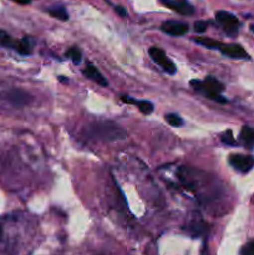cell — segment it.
Here are the masks:
<instances>
[{
  "instance_id": "obj_1",
  "label": "cell",
  "mask_w": 254,
  "mask_h": 255,
  "mask_svg": "<svg viewBox=\"0 0 254 255\" xmlns=\"http://www.w3.org/2000/svg\"><path fill=\"white\" fill-rule=\"evenodd\" d=\"M90 132L94 137L107 142L121 141V139L126 138L127 136L122 127L112 121L95 122L90 126Z\"/></svg>"
},
{
  "instance_id": "obj_2",
  "label": "cell",
  "mask_w": 254,
  "mask_h": 255,
  "mask_svg": "<svg viewBox=\"0 0 254 255\" xmlns=\"http://www.w3.org/2000/svg\"><path fill=\"white\" fill-rule=\"evenodd\" d=\"M191 86H193V89L196 90V91L202 92L204 96L213 100V101L221 102V104H224V102L227 101V100L221 95V92L223 91L224 89L223 84L219 82L217 79H214V77L207 76L203 81L192 80Z\"/></svg>"
},
{
  "instance_id": "obj_3",
  "label": "cell",
  "mask_w": 254,
  "mask_h": 255,
  "mask_svg": "<svg viewBox=\"0 0 254 255\" xmlns=\"http://www.w3.org/2000/svg\"><path fill=\"white\" fill-rule=\"evenodd\" d=\"M216 20L228 36H237L239 30V21L233 14L228 11H218L216 14Z\"/></svg>"
},
{
  "instance_id": "obj_4",
  "label": "cell",
  "mask_w": 254,
  "mask_h": 255,
  "mask_svg": "<svg viewBox=\"0 0 254 255\" xmlns=\"http://www.w3.org/2000/svg\"><path fill=\"white\" fill-rule=\"evenodd\" d=\"M148 54H149V56H151V59L153 60L157 65H159V66H161L162 69L167 72V74H169V75L176 74V71H177L176 65L173 64V61H171V60L167 57L166 52H164L163 50L159 49V47L153 46L149 49Z\"/></svg>"
},
{
  "instance_id": "obj_5",
  "label": "cell",
  "mask_w": 254,
  "mask_h": 255,
  "mask_svg": "<svg viewBox=\"0 0 254 255\" xmlns=\"http://www.w3.org/2000/svg\"><path fill=\"white\" fill-rule=\"evenodd\" d=\"M229 163L236 171L247 173L254 167V158L252 156H244V154H232L229 157Z\"/></svg>"
},
{
  "instance_id": "obj_6",
  "label": "cell",
  "mask_w": 254,
  "mask_h": 255,
  "mask_svg": "<svg viewBox=\"0 0 254 255\" xmlns=\"http://www.w3.org/2000/svg\"><path fill=\"white\" fill-rule=\"evenodd\" d=\"M219 51H221L224 56H228L231 57V59H249V55L247 54L246 50L238 44H222L221 47H219Z\"/></svg>"
},
{
  "instance_id": "obj_7",
  "label": "cell",
  "mask_w": 254,
  "mask_h": 255,
  "mask_svg": "<svg viewBox=\"0 0 254 255\" xmlns=\"http://www.w3.org/2000/svg\"><path fill=\"white\" fill-rule=\"evenodd\" d=\"M162 31L166 34L171 35V36H182V35L187 34L188 31V24L181 21H164L162 24Z\"/></svg>"
},
{
  "instance_id": "obj_8",
  "label": "cell",
  "mask_w": 254,
  "mask_h": 255,
  "mask_svg": "<svg viewBox=\"0 0 254 255\" xmlns=\"http://www.w3.org/2000/svg\"><path fill=\"white\" fill-rule=\"evenodd\" d=\"M164 6H167L168 9L177 11L181 15H192L194 12V9L186 2L184 0H159Z\"/></svg>"
},
{
  "instance_id": "obj_9",
  "label": "cell",
  "mask_w": 254,
  "mask_h": 255,
  "mask_svg": "<svg viewBox=\"0 0 254 255\" xmlns=\"http://www.w3.org/2000/svg\"><path fill=\"white\" fill-rule=\"evenodd\" d=\"M84 75L86 77H89L90 80H92L94 82H96L97 85H100V86L106 87L107 85H109L107 80L105 79L104 76H102L101 72H100L99 70H97V67L94 66L92 64H89V65H86V66H85Z\"/></svg>"
},
{
  "instance_id": "obj_10",
  "label": "cell",
  "mask_w": 254,
  "mask_h": 255,
  "mask_svg": "<svg viewBox=\"0 0 254 255\" xmlns=\"http://www.w3.org/2000/svg\"><path fill=\"white\" fill-rule=\"evenodd\" d=\"M239 137H241V141L243 142L247 147L254 146V129H252L251 127L244 126L243 128H242Z\"/></svg>"
},
{
  "instance_id": "obj_11",
  "label": "cell",
  "mask_w": 254,
  "mask_h": 255,
  "mask_svg": "<svg viewBox=\"0 0 254 255\" xmlns=\"http://www.w3.org/2000/svg\"><path fill=\"white\" fill-rule=\"evenodd\" d=\"M194 42H197L198 45H202V46L207 47V49H211V50H214V49H218L221 47L222 42L217 41V40L214 39H211V37H194L193 39Z\"/></svg>"
},
{
  "instance_id": "obj_12",
  "label": "cell",
  "mask_w": 254,
  "mask_h": 255,
  "mask_svg": "<svg viewBox=\"0 0 254 255\" xmlns=\"http://www.w3.org/2000/svg\"><path fill=\"white\" fill-rule=\"evenodd\" d=\"M15 50L21 55H30L32 50L31 39H30V37H24V39L19 40V41H17V46Z\"/></svg>"
},
{
  "instance_id": "obj_13",
  "label": "cell",
  "mask_w": 254,
  "mask_h": 255,
  "mask_svg": "<svg viewBox=\"0 0 254 255\" xmlns=\"http://www.w3.org/2000/svg\"><path fill=\"white\" fill-rule=\"evenodd\" d=\"M47 12H49L52 17L61 20V21H66V20H69V14H67V11L65 10V7L62 6L50 7V9H47Z\"/></svg>"
},
{
  "instance_id": "obj_14",
  "label": "cell",
  "mask_w": 254,
  "mask_h": 255,
  "mask_svg": "<svg viewBox=\"0 0 254 255\" xmlns=\"http://www.w3.org/2000/svg\"><path fill=\"white\" fill-rule=\"evenodd\" d=\"M187 231H188L189 233L194 237L202 236V234H206L207 224L203 223V222H194V223H192L191 226H188Z\"/></svg>"
},
{
  "instance_id": "obj_15",
  "label": "cell",
  "mask_w": 254,
  "mask_h": 255,
  "mask_svg": "<svg viewBox=\"0 0 254 255\" xmlns=\"http://www.w3.org/2000/svg\"><path fill=\"white\" fill-rule=\"evenodd\" d=\"M0 45H1V46L10 47V49L15 50V49H16V46H17V41H16V40L12 39V37L10 36L7 32L0 30Z\"/></svg>"
},
{
  "instance_id": "obj_16",
  "label": "cell",
  "mask_w": 254,
  "mask_h": 255,
  "mask_svg": "<svg viewBox=\"0 0 254 255\" xmlns=\"http://www.w3.org/2000/svg\"><path fill=\"white\" fill-rule=\"evenodd\" d=\"M136 105L137 107H138L139 111L142 112V114L144 115H149L153 112V104H152L151 101H147V100H142V101H139V100H137L136 101Z\"/></svg>"
},
{
  "instance_id": "obj_17",
  "label": "cell",
  "mask_w": 254,
  "mask_h": 255,
  "mask_svg": "<svg viewBox=\"0 0 254 255\" xmlns=\"http://www.w3.org/2000/svg\"><path fill=\"white\" fill-rule=\"evenodd\" d=\"M27 95L25 94V92H21V91H15L14 94L10 95V100H11L12 102H14L15 105H24L27 102Z\"/></svg>"
},
{
  "instance_id": "obj_18",
  "label": "cell",
  "mask_w": 254,
  "mask_h": 255,
  "mask_svg": "<svg viewBox=\"0 0 254 255\" xmlns=\"http://www.w3.org/2000/svg\"><path fill=\"white\" fill-rule=\"evenodd\" d=\"M164 119H166V121L173 127H181L182 125H183V119L177 114H167L166 116H164Z\"/></svg>"
},
{
  "instance_id": "obj_19",
  "label": "cell",
  "mask_w": 254,
  "mask_h": 255,
  "mask_svg": "<svg viewBox=\"0 0 254 255\" xmlns=\"http://www.w3.org/2000/svg\"><path fill=\"white\" fill-rule=\"evenodd\" d=\"M66 56L70 57L74 64H80V62H81L82 55H81V51H80L79 47H71V49L67 50Z\"/></svg>"
},
{
  "instance_id": "obj_20",
  "label": "cell",
  "mask_w": 254,
  "mask_h": 255,
  "mask_svg": "<svg viewBox=\"0 0 254 255\" xmlns=\"http://www.w3.org/2000/svg\"><path fill=\"white\" fill-rule=\"evenodd\" d=\"M221 141L223 142L224 144H227V146H237L236 139L233 138V133H232V131H229V129L222 134Z\"/></svg>"
},
{
  "instance_id": "obj_21",
  "label": "cell",
  "mask_w": 254,
  "mask_h": 255,
  "mask_svg": "<svg viewBox=\"0 0 254 255\" xmlns=\"http://www.w3.org/2000/svg\"><path fill=\"white\" fill-rule=\"evenodd\" d=\"M241 255H254V241L249 242L242 248Z\"/></svg>"
},
{
  "instance_id": "obj_22",
  "label": "cell",
  "mask_w": 254,
  "mask_h": 255,
  "mask_svg": "<svg viewBox=\"0 0 254 255\" xmlns=\"http://www.w3.org/2000/svg\"><path fill=\"white\" fill-rule=\"evenodd\" d=\"M207 26H208V24H207L206 21H197L196 24H194V30H196L197 32H199V34H202V32L206 31Z\"/></svg>"
},
{
  "instance_id": "obj_23",
  "label": "cell",
  "mask_w": 254,
  "mask_h": 255,
  "mask_svg": "<svg viewBox=\"0 0 254 255\" xmlns=\"http://www.w3.org/2000/svg\"><path fill=\"white\" fill-rule=\"evenodd\" d=\"M121 100L124 102H126V104H129V105H134L137 101L136 99H133V97H131V96H127V95H122Z\"/></svg>"
},
{
  "instance_id": "obj_24",
  "label": "cell",
  "mask_w": 254,
  "mask_h": 255,
  "mask_svg": "<svg viewBox=\"0 0 254 255\" xmlns=\"http://www.w3.org/2000/svg\"><path fill=\"white\" fill-rule=\"evenodd\" d=\"M116 12H119L120 16H126V15H127L126 10H125L124 7H121V6H117L116 7Z\"/></svg>"
},
{
  "instance_id": "obj_25",
  "label": "cell",
  "mask_w": 254,
  "mask_h": 255,
  "mask_svg": "<svg viewBox=\"0 0 254 255\" xmlns=\"http://www.w3.org/2000/svg\"><path fill=\"white\" fill-rule=\"evenodd\" d=\"M12 1L17 2V4H21V5H26L31 2V0H12Z\"/></svg>"
},
{
  "instance_id": "obj_26",
  "label": "cell",
  "mask_w": 254,
  "mask_h": 255,
  "mask_svg": "<svg viewBox=\"0 0 254 255\" xmlns=\"http://www.w3.org/2000/svg\"><path fill=\"white\" fill-rule=\"evenodd\" d=\"M251 30H252V31L254 32V25H252V26H251Z\"/></svg>"
}]
</instances>
